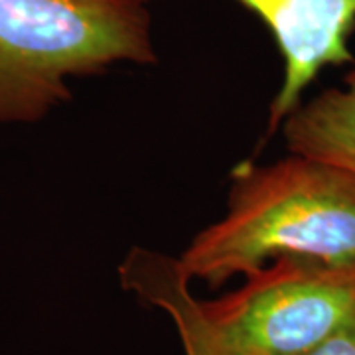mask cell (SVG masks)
Here are the masks:
<instances>
[{
	"mask_svg": "<svg viewBox=\"0 0 355 355\" xmlns=\"http://www.w3.org/2000/svg\"><path fill=\"white\" fill-rule=\"evenodd\" d=\"M156 62L144 0H0V125L46 119L69 79Z\"/></svg>",
	"mask_w": 355,
	"mask_h": 355,
	"instance_id": "obj_3",
	"label": "cell"
},
{
	"mask_svg": "<svg viewBox=\"0 0 355 355\" xmlns=\"http://www.w3.org/2000/svg\"><path fill=\"white\" fill-rule=\"evenodd\" d=\"M237 2L266 26L284 64L282 83L268 109L265 137L270 139L326 67L355 62L349 48L355 32V0Z\"/></svg>",
	"mask_w": 355,
	"mask_h": 355,
	"instance_id": "obj_4",
	"label": "cell"
},
{
	"mask_svg": "<svg viewBox=\"0 0 355 355\" xmlns=\"http://www.w3.org/2000/svg\"><path fill=\"white\" fill-rule=\"evenodd\" d=\"M282 254L355 261V172L291 153L272 164L241 162L231 174L227 211L178 259L188 280L219 288Z\"/></svg>",
	"mask_w": 355,
	"mask_h": 355,
	"instance_id": "obj_2",
	"label": "cell"
},
{
	"mask_svg": "<svg viewBox=\"0 0 355 355\" xmlns=\"http://www.w3.org/2000/svg\"><path fill=\"white\" fill-rule=\"evenodd\" d=\"M119 277L170 314L186 355H304L355 316V261L282 254L217 300H196L178 259L140 247Z\"/></svg>",
	"mask_w": 355,
	"mask_h": 355,
	"instance_id": "obj_1",
	"label": "cell"
},
{
	"mask_svg": "<svg viewBox=\"0 0 355 355\" xmlns=\"http://www.w3.org/2000/svg\"><path fill=\"white\" fill-rule=\"evenodd\" d=\"M280 128L288 153L355 172V62L342 85L300 103L284 116Z\"/></svg>",
	"mask_w": 355,
	"mask_h": 355,
	"instance_id": "obj_5",
	"label": "cell"
},
{
	"mask_svg": "<svg viewBox=\"0 0 355 355\" xmlns=\"http://www.w3.org/2000/svg\"><path fill=\"white\" fill-rule=\"evenodd\" d=\"M304 355H355V316Z\"/></svg>",
	"mask_w": 355,
	"mask_h": 355,
	"instance_id": "obj_6",
	"label": "cell"
}]
</instances>
